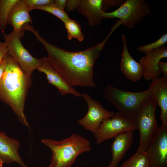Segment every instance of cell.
I'll return each instance as SVG.
<instances>
[{"instance_id": "29", "label": "cell", "mask_w": 167, "mask_h": 167, "mask_svg": "<svg viewBox=\"0 0 167 167\" xmlns=\"http://www.w3.org/2000/svg\"><path fill=\"white\" fill-rule=\"evenodd\" d=\"M6 64V59L5 57L0 62V80L3 74Z\"/></svg>"}, {"instance_id": "25", "label": "cell", "mask_w": 167, "mask_h": 167, "mask_svg": "<svg viewBox=\"0 0 167 167\" xmlns=\"http://www.w3.org/2000/svg\"><path fill=\"white\" fill-rule=\"evenodd\" d=\"M80 0H66V5L65 8L66 11L68 12H70L77 9L79 4Z\"/></svg>"}, {"instance_id": "9", "label": "cell", "mask_w": 167, "mask_h": 167, "mask_svg": "<svg viewBox=\"0 0 167 167\" xmlns=\"http://www.w3.org/2000/svg\"><path fill=\"white\" fill-rule=\"evenodd\" d=\"M82 98L86 102L88 111L85 116L77 121L84 128L94 134L105 119L113 117L115 113L105 109L100 103L94 100L86 93H81Z\"/></svg>"}, {"instance_id": "3", "label": "cell", "mask_w": 167, "mask_h": 167, "mask_svg": "<svg viewBox=\"0 0 167 167\" xmlns=\"http://www.w3.org/2000/svg\"><path fill=\"white\" fill-rule=\"evenodd\" d=\"M41 142L52 152L50 167H71L78 156L91 149L89 141L75 133L61 140L43 139Z\"/></svg>"}, {"instance_id": "8", "label": "cell", "mask_w": 167, "mask_h": 167, "mask_svg": "<svg viewBox=\"0 0 167 167\" xmlns=\"http://www.w3.org/2000/svg\"><path fill=\"white\" fill-rule=\"evenodd\" d=\"M137 129L134 119L126 117L117 111L113 117L104 120L94 133L96 144H100L123 132Z\"/></svg>"}, {"instance_id": "6", "label": "cell", "mask_w": 167, "mask_h": 167, "mask_svg": "<svg viewBox=\"0 0 167 167\" xmlns=\"http://www.w3.org/2000/svg\"><path fill=\"white\" fill-rule=\"evenodd\" d=\"M24 31H13L8 34H3V39L8 49V54L16 62L28 76L31 77L34 71L40 64V59L33 57L24 47L21 39Z\"/></svg>"}, {"instance_id": "28", "label": "cell", "mask_w": 167, "mask_h": 167, "mask_svg": "<svg viewBox=\"0 0 167 167\" xmlns=\"http://www.w3.org/2000/svg\"><path fill=\"white\" fill-rule=\"evenodd\" d=\"M66 0H55L54 1V4L59 8L64 10L66 6Z\"/></svg>"}, {"instance_id": "12", "label": "cell", "mask_w": 167, "mask_h": 167, "mask_svg": "<svg viewBox=\"0 0 167 167\" xmlns=\"http://www.w3.org/2000/svg\"><path fill=\"white\" fill-rule=\"evenodd\" d=\"M139 62L143 69V77L147 81L159 78L162 74L159 66L161 60L167 57V49L165 46L145 53Z\"/></svg>"}, {"instance_id": "27", "label": "cell", "mask_w": 167, "mask_h": 167, "mask_svg": "<svg viewBox=\"0 0 167 167\" xmlns=\"http://www.w3.org/2000/svg\"><path fill=\"white\" fill-rule=\"evenodd\" d=\"M159 66L163 75L167 76V63L165 62L161 61L159 62Z\"/></svg>"}, {"instance_id": "31", "label": "cell", "mask_w": 167, "mask_h": 167, "mask_svg": "<svg viewBox=\"0 0 167 167\" xmlns=\"http://www.w3.org/2000/svg\"></svg>"}, {"instance_id": "2", "label": "cell", "mask_w": 167, "mask_h": 167, "mask_svg": "<svg viewBox=\"0 0 167 167\" xmlns=\"http://www.w3.org/2000/svg\"><path fill=\"white\" fill-rule=\"evenodd\" d=\"M5 57L6 66L0 80V100L10 107L22 123L29 127L24 110L31 77L10 55L7 54Z\"/></svg>"}, {"instance_id": "23", "label": "cell", "mask_w": 167, "mask_h": 167, "mask_svg": "<svg viewBox=\"0 0 167 167\" xmlns=\"http://www.w3.org/2000/svg\"><path fill=\"white\" fill-rule=\"evenodd\" d=\"M167 42V34H163L157 40L150 44L138 46L137 50L145 53L164 46Z\"/></svg>"}, {"instance_id": "17", "label": "cell", "mask_w": 167, "mask_h": 167, "mask_svg": "<svg viewBox=\"0 0 167 167\" xmlns=\"http://www.w3.org/2000/svg\"><path fill=\"white\" fill-rule=\"evenodd\" d=\"M29 6L24 0H18L13 5L8 18V24L13 28V31L19 32L23 29L24 26L32 23L29 14Z\"/></svg>"}, {"instance_id": "1", "label": "cell", "mask_w": 167, "mask_h": 167, "mask_svg": "<svg viewBox=\"0 0 167 167\" xmlns=\"http://www.w3.org/2000/svg\"><path fill=\"white\" fill-rule=\"evenodd\" d=\"M113 26L106 37L96 45L86 49L71 52L65 50L48 42L33 27L32 32L44 46L50 63L71 86L94 87L93 66L109 37L117 29Z\"/></svg>"}, {"instance_id": "15", "label": "cell", "mask_w": 167, "mask_h": 167, "mask_svg": "<svg viewBox=\"0 0 167 167\" xmlns=\"http://www.w3.org/2000/svg\"><path fill=\"white\" fill-rule=\"evenodd\" d=\"M20 144L17 140L0 132V160L6 164L16 162L21 167H28L18 152Z\"/></svg>"}, {"instance_id": "18", "label": "cell", "mask_w": 167, "mask_h": 167, "mask_svg": "<svg viewBox=\"0 0 167 167\" xmlns=\"http://www.w3.org/2000/svg\"><path fill=\"white\" fill-rule=\"evenodd\" d=\"M103 0H80L77 9L87 18L89 26L100 25L103 20L101 13L104 12Z\"/></svg>"}, {"instance_id": "13", "label": "cell", "mask_w": 167, "mask_h": 167, "mask_svg": "<svg viewBox=\"0 0 167 167\" xmlns=\"http://www.w3.org/2000/svg\"><path fill=\"white\" fill-rule=\"evenodd\" d=\"M148 89L151 92V98L160 108L162 123L167 124V76L163 75L161 77L152 80Z\"/></svg>"}, {"instance_id": "11", "label": "cell", "mask_w": 167, "mask_h": 167, "mask_svg": "<svg viewBox=\"0 0 167 167\" xmlns=\"http://www.w3.org/2000/svg\"><path fill=\"white\" fill-rule=\"evenodd\" d=\"M40 59V64L37 70L45 74L49 83L55 86L61 95L70 94L76 96H81V93L64 79L50 63L47 57Z\"/></svg>"}, {"instance_id": "5", "label": "cell", "mask_w": 167, "mask_h": 167, "mask_svg": "<svg viewBox=\"0 0 167 167\" xmlns=\"http://www.w3.org/2000/svg\"><path fill=\"white\" fill-rule=\"evenodd\" d=\"M157 105L151 97L134 118L140 134V142L136 154L146 152L159 128L156 118Z\"/></svg>"}, {"instance_id": "21", "label": "cell", "mask_w": 167, "mask_h": 167, "mask_svg": "<svg viewBox=\"0 0 167 167\" xmlns=\"http://www.w3.org/2000/svg\"><path fill=\"white\" fill-rule=\"evenodd\" d=\"M64 24L67 31L68 40H71L75 38L80 42L83 40L84 35L81 31V26L77 22L70 18Z\"/></svg>"}, {"instance_id": "7", "label": "cell", "mask_w": 167, "mask_h": 167, "mask_svg": "<svg viewBox=\"0 0 167 167\" xmlns=\"http://www.w3.org/2000/svg\"><path fill=\"white\" fill-rule=\"evenodd\" d=\"M151 13L149 4L145 0H126L113 11L102 12L101 16L103 19L118 18L124 26L133 28Z\"/></svg>"}, {"instance_id": "16", "label": "cell", "mask_w": 167, "mask_h": 167, "mask_svg": "<svg viewBox=\"0 0 167 167\" xmlns=\"http://www.w3.org/2000/svg\"><path fill=\"white\" fill-rule=\"evenodd\" d=\"M133 131L122 132L117 135L111 145L112 158L106 167H117L133 143Z\"/></svg>"}, {"instance_id": "22", "label": "cell", "mask_w": 167, "mask_h": 167, "mask_svg": "<svg viewBox=\"0 0 167 167\" xmlns=\"http://www.w3.org/2000/svg\"><path fill=\"white\" fill-rule=\"evenodd\" d=\"M39 9L49 12L56 16L64 23L70 18L65 10L61 9L54 4L41 6L33 8V9Z\"/></svg>"}, {"instance_id": "30", "label": "cell", "mask_w": 167, "mask_h": 167, "mask_svg": "<svg viewBox=\"0 0 167 167\" xmlns=\"http://www.w3.org/2000/svg\"><path fill=\"white\" fill-rule=\"evenodd\" d=\"M3 162L0 160V167H2Z\"/></svg>"}, {"instance_id": "19", "label": "cell", "mask_w": 167, "mask_h": 167, "mask_svg": "<svg viewBox=\"0 0 167 167\" xmlns=\"http://www.w3.org/2000/svg\"><path fill=\"white\" fill-rule=\"evenodd\" d=\"M121 167H152L146 152L139 154H134L125 161Z\"/></svg>"}, {"instance_id": "20", "label": "cell", "mask_w": 167, "mask_h": 167, "mask_svg": "<svg viewBox=\"0 0 167 167\" xmlns=\"http://www.w3.org/2000/svg\"><path fill=\"white\" fill-rule=\"evenodd\" d=\"M18 0H0V31L6 28L8 18L13 5Z\"/></svg>"}, {"instance_id": "4", "label": "cell", "mask_w": 167, "mask_h": 167, "mask_svg": "<svg viewBox=\"0 0 167 167\" xmlns=\"http://www.w3.org/2000/svg\"><path fill=\"white\" fill-rule=\"evenodd\" d=\"M105 100L114 105L118 112L131 119L135 116L151 97L150 90L132 92L121 90L109 84L103 91Z\"/></svg>"}, {"instance_id": "10", "label": "cell", "mask_w": 167, "mask_h": 167, "mask_svg": "<svg viewBox=\"0 0 167 167\" xmlns=\"http://www.w3.org/2000/svg\"><path fill=\"white\" fill-rule=\"evenodd\" d=\"M146 152L152 167H167V124L159 126Z\"/></svg>"}, {"instance_id": "24", "label": "cell", "mask_w": 167, "mask_h": 167, "mask_svg": "<svg viewBox=\"0 0 167 167\" xmlns=\"http://www.w3.org/2000/svg\"><path fill=\"white\" fill-rule=\"evenodd\" d=\"M29 6L31 11L36 7L41 6L48 5L54 4V0H24Z\"/></svg>"}, {"instance_id": "14", "label": "cell", "mask_w": 167, "mask_h": 167, "mask_svg": "<svg viewBox=\"0 0 167 167\" xmlns=\"http://www.w3.org/2000/svg\"><path fill=\"white\" fill-rule=\"evenodd\" d=\"M123 51L122 53L120 68L126 77L129 80L136 82L143 76V69L141 64L135 61L129 53L126 39L124 35L122 36Z\"/></svg>"}, {"instance_id": "26", "label": "cell", "mask_w": 167, "mask_h": 167, "mask_svg": "<svg viewBox=\"0 0 167 167\" xmlns=\"http://www.w3.org/2000/svg\"><path fill=\"white\" fill-rule=\"evenodd\" d=\"M8 49L6 43L0 42V62L8 54Z\"/></svg>"}]
</instances>
